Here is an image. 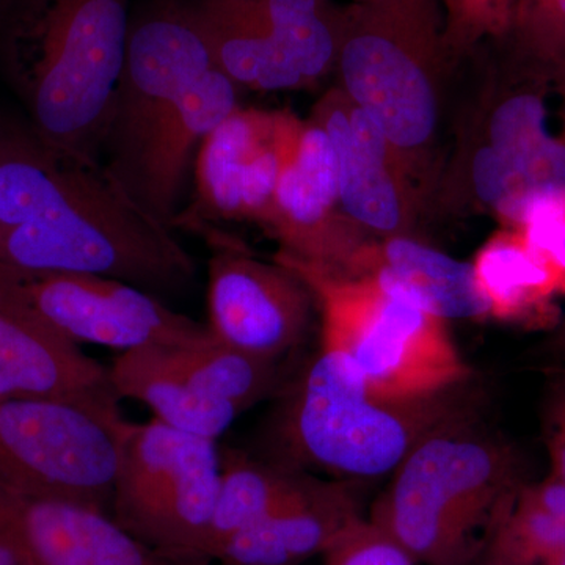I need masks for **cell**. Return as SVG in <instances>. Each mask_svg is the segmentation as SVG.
Instances as JSON below:
<instances>
[{"label": "cell", "mask_w": 565, "mask_h": 565, "mask_svg": "<svg viewBox=\"0 0 565 565\" xmlns=\"http://www.w3.org/2000/svg\"><path fill=\"white\" fill-rule=\"evenodd\" d=\"M0 266L90 274L178 296L191 253L92 156L58 150L29 128H0ZM162 300V299H161Z\"/></svg>", "instance_id": "6da1fadb"}, {"label": "cell", "mask_w": 565, "mask_h": 565, "mask_svg": "<svg viewBox=\"0 0 565 565\" xmlns=\"http://www.w3.org/2000/svg\"><path fill=\"white\" fill-rule=\"evenodd\" d=\"M129 25L128 0H0V71L44 143L98 158Z\"/></svg>", "instance_id": "7a4b0ae2"}, {"label": "cell", "mask_w": 565, "mask_h": 565, "mask_svg": "<svg viewBox=\"0 0 565 565\" xmlns=\"http://www.w3.org/2000/svg\"><path fill=\"white\" fill-rule=\"evenodd\" d=\"M452 66L441 0H351L343 7L338 88L382 126L426 206L440 185L438 137Z\"/></svg>", "instance_id": "3957f363"}, {"label": "cell", "mask_w": 565, "mask_h": 565, "mask_svg": "<svg viewBox=\"0 0 565 565\" xmlns=\"http://www.w3.org/2000/svg\"><path fill=\"white\" fill-rule=\"evenodd\" d=\"M393 473L370 519L426 565L478 563L525 484L514 449L470 422L430 435Z\"/></svg>", "instance_id": "277c9868"}, {"label": "cell", "mask_w": 565, "mask_h": 565, "mask_svg": "<svg viewBox=\"0 0 565 565\" xmlns=\"http://www.w3.org/2000/svg\"><path fill=\"white\" fill-rule=\"evenodd\" d=\"M275 262L302 278L321 315V344L344 352L371 392L430 399L462 388L470 367L438 318L367 275H351L278 250Z\"/></svg>", "instance_id": "5b68a950"}, {"label": "cell", "mask_w": 565, "mask_h": 565, "mask_svg": "<svg viewBox=\"0 0 565 565\" xmlns=\"http://www.w3.org/2000/svg\"><path fill=\"white\" fill-rule=\"evenodd\" d=\"M460 390L430 399H386L371 392L344 352L321 344L289 401L286 444L300 462L348 478H377L396 470L430 435L470 422Z\"/></svg>", "instance_id": "8992f818"}, {"label": "cell", "mask_w": 565, "mask_h": 565, "mask_svg": "<svg viewBox=\"0 0 565 565\" xmlns=\"http://www.w3.org/2000/svg\"><path fill=\"white\" fill-rule=\"evenodd\" d=\"M218 489L217 441L156 418L126 424L110 515L141 544L178 563L211 565Z\"/></svg>", "instance_id": "52a82bcc"}, {"label": "cell", "mask_w": 565, "mask_h": 565, "mask_svg": "<svg viewBox=\"0 0 565 565\" xmlns=\"http://www.w3.org/2000/svg\"><path fill=\"white\" fill-rule=\"evenodd\" d=\"M126 424L120 407L0 397V482L110 514Z\"/></svg>", "instance_id": "ba28073f"}, {"label": "cell", "mask_w": 565, "mask_h": 565, "mask_svg": "<svg viewBox=\"0 0 565 565\" xmlns=\"http://www.w3.org/2000/svg\"><path fill=\"white\" fill-rule=\"evenodd\" d=\"M214 66L192 7L167 0L131 20L102 145L104 166L126 192L162 122Z\"/></svg>", "instance_id": "9c48e42d"}, {"label": "cell", "mask_w": 565, "mask_h": 565, "mask_svg": "<svg viewBox=\"0 0 565 565\" xmlns=\"http://www.w3.org/2000/svg\"><path fill=\"white\" fill-rule=\"evenodd\" d=\"M0 294L77 345H106L126 352L152 345L188 348L215 340L207 323L177 313L137 286L99 275L0 266Z\"/></svg>", "instance_id": "30bf717a"}, {"label": "cell", "mask_w": 565, "mask_h": 565, "mask_svg": "<svg viewBox=\"0 0 565 565\" xmlns=\"http://www.w3.org/2000/svg\"><path fill=\"white\" fill-rule=\"evenodd\" d=\"M302 121L286 110L237 107L204 139L195 158V202L177 226L248 222L266 228L282 166Z\"/></svg>", "instance_id": "8fae6325"}, {"label": "cell", "mask_w": 565, "mask_h": 565, "mask_svg": "<svg viewBox=\"0 0 565 565\" xmlns=\"http://www.w3.org/2000/svg\"><path fill=\"white\" fill-rule=\"evenodd\" d=\"M207 327L215 340L280 362L299 348L316 310L313 294L288 267L255 258L237 241L207 233Z\"/></svg>", "instance_id": "7c38bea8"}, {"label": "cell", "mask_w": 565, "mask_h": 565, "mask_svg": "<svg viewBox=\"0 0 565 565\" xmlns=\"http://www.w3.org/2000/svg\"><path fill=\"white\" fill-rule=\"evenodd\" d=\"M264 232L280 243V250L341 273L373 239L341 211L337 151L321 126L308 122L297 137Z\"/></svg>", "instance_id": "4fadbf2b"}, {"label": "cell", "mask_w": 565, "mask_h": 565, "mask_svg": "<svg viewBox=\"0 0 565 565\" xmlns=\"http://www.w3.org/2000/svg\"><path fill=\"white\" fill-rule=\"evenodd\" d=\"M0 520L32 565H189L141 544L107 512L2 482Z\"/></svg>", "instance_id": "5bb4252c"}, {"label": "cell", "mask_w": 565, "mask_h": 565, "mask_svg": "<svg viewBox=\"0 0 565 565\" xmlns=\"http://www.w3.org/2000/svg\"><path fill=\"white\" fill-rule=\"evenodd\" d=\"M0 397H58L120 407L109 367L0 294Z\"/></svg>", "instance_id": "9a60e30c"}, {"label": "cell", "mask_w": 565, "mask_h": 565, "mask_svg": "<svg viewBox=\"0 0 565 565\" xmlns=\"http://www.w3.org/2000/svg\"><path fill=\"white\" fill-rule=\"evenodd\" d=\"M333 141L340 206L349 221L375 239L415 236L426 203L404 163L375 158L352 143L345 121V95L332 88L316 103L311 117Z\"/></svg>", "instance_id": "2e32d148"}, {"label": "cell", "mask_w": 565, "mask_h": 565, "mask_svg": "<svg viewBox=\"0 0 565 565\" xmlns=\"http://www.w3.org/2000/svg\"><path fill=\"white\" fill-rule=\"evenodd\" d=\"M243 88L217 66L196 81L152 137L128 193L151 217L173 230L181 193L204 139L239 107Z\"/></svg>", "instance_id": "e0dca14e"}, {"label": "cell", "mask_w": 565, "mask_h": 565, "mask_svg": "<svg viewBox=\"0 0 565 565\" xmlns=\"http://www.w3.org/2000/svg\"><path fill=\"white\" fill-rule=\"evenodd\" d=\"M344 274L367 275L445 321L489 318L471 263L415 236L371 239Z\"/></svg>", "instance_id": "ac0fdd59"}, {"label": "cell", "mask_w": 565, "mask_h": 565, "mask_svg": "<svg viewBox=\"0 0 565 565\" xmlns=\"http://www.w3.org/2000/svg\"><path fill=\"white\" fill-rule=\"evenodd\" d=\"M360 516L351 484L321 481L299 503L223 542L212 564L300 565L323 555Z\"/></svg>", "instance_id": "d6986e66"}, {"label": "cell", "mask_w": 565, "mask_h": 565, "mask_svg": "<svg viewBox=\"0 0 565 565\" xmlns=\"http://www.w3.org/2000/svg\"><path fill=\"white\" fill-rule=\"evenodd\" d=\"M487 90L479 137L503 154L531 185L565 182V141L546 129L552 85L498 62Z\"/></svg>", "instance_id": "ffe728a7"}, {"label": "cell", "mask_w": 565, "mask_h": 565, "mask_svg": "<svg viewBox=\"0 0 565 565\" xmlns=\"http://www.w3.org/2000/svg\"><path fill=\"white\" fill-rule=\"evenodd\" d=\"M215 66L239 88L300 90L307 82L281 50L258 0H202L192 7Z\"/></svg>", "instance_id": "44dd1931"}, {"label": "cell", "mask_w": 565, "mask_h": 565, "mask_svg": "<svg viewBox=\"0 0 565 565\" xmlns=\"http://www.w3.org/2000/svg\"><path fill=\"white\" fill-rule=\"evenodd\" d=\"M109 377L120 399L139 401L159 422L196 437L217 441L243 414L232 404L193 392L163 345L118 353L109 366Z\"/></svg>", "instance_id": "7402d4cb"}, {"label": "cell", "mask_w": 565, "mask_h": 565, "mask_svg": "<svg viewBox=\"0 0 565 565\" xmlns=\"http://www.w3.org/2000/svg\"><path fill=\"white\" fill-rule=\"evenodd\" d=\"M471 266L489 318L541 329H555L561 321L559 286L515 230L494 232L476 252Z\"/></svg>", "instance_id": "603a6c76"}, {"label": "cell", "mask_w": 565, "mask_h": 565, "mask_svg": "<svg viewBox=\"0 0 565 565\" xmlns=\"http://www.w3.org/2000/svg\"><path fill=\"white\" fill-rule=\"evenodd\" d=\"M319 482L292 468L258 462L239 449L221 448V489L207 542L210 563L232 535L299 503Z\"/></svg>", "instance_id": "cb8c5ba5"}, {"label": "cell", "mask_w": 565, "mask_h": 565, "mask_svg": "<svg viewBox=\"0 0 565 565\" xmlns=\"http://www.w3.org/2000/svg\"><path fill=\"white\" fill-rule=\"evenodd\" d=\"M170 359L193 392L232 404L245 412L280 385L278 362L252 355L214 340L211 343L167 348Z\"/></svg>", "instance_id": "d4e9b609"}, {"label": "cell", "mask_w": 565, "mask_h": 565, "mask_svg": "<svg viewBox=\"0 0 565 565\" xmlns=\"http://www.w3.org/2000/svg\"><path fill=\"white\" fill-rule=\"evenodd\" d=\"M264 17L307 87L334 73L343 7L332 0H258Z\"/></svg>", "instance_id": "484cf974"}, {"label": "cell", "mask_w": 565, "mask_h": 565, "mask_svg": "<svg viewBox=\"0 0 565 565\" xmlns=\"http://www.w3.org/2000/svg\"><path fill=\"white\" fill-rule=\"evenodd\" d=\"M494 51L498 62L546 82L555 92L565 84V0H544Z\"/></svg>", "instance_id": "4316f807"}, {"label": "cell", "mask_w": 565, "mask_h": 565, "mask_svg": "<svg viewBox=\"0 0 565 565\" xmlns=\"http://www.w3.org/2000/svg\"><path fill=\"white\" fill-rule=\"evenodd\" d=\"M501 228L520 233L565 297V182L533 189Z\"/></svg>", "instance_id": "83f0119b"}, {"label": "cell", "mask_w": 565, "mask_h": 565, "mask_svg": "<svg viewBox=\"0 0 565 565\" xmlns=\"http://www.w3.org/2000/svg\"><path fill=\"white\" fill-rule=\"evenodd\" d=\"M445 46L452 63L479 50H498L511 33L520 0H441Z\"/></svg>", "instance_id": "f1b7e54d"}, {"label": "cell", "mask_w": 565, "mask_h": 565, "mask_svg": "<svg viewBox=\"0 0 565 565\" xmlns=\"http://www.w3.org/2000/svg\"><path fill=\"white\" fill-rule=\"evenodd\" d=\"M326 565H415L403 545L384 527L360 516L323 553Z\"/></svg>", "instance_id": "f546056e"}, {"label": "cell", "mask_w": 565, "mask_h": 565, "mask_svg": "<svg viewBox=\"0 0 565 565\" xmlns=\"http://www.w3.org/2000/svg\"><path fill=\"white\" fill-rule=\"evenodd\" d=\"M542 433L552 473L565 484V367H553L546 381Z\"/></svg>", "instance_id": "4dcf8cb0"}, {"label": "cell", "mask_w": 565, "mask_h": 565, "mask_svg": "<svg viewBox=\"0 0 565 565\" xmlns=\"http://www.w3.org/2000/svg\"><path fill=\"white\" fill-rule=\"evenodd\" d=\"M0 565H32L13 533L0 520Z\"/></svg>", "instance_id": "1f68e13d"}, {"label": "cell", "mask_w": 565, "mask_h": 565, "mask_svg": "<svg viewBox=\"0 0 565 565\" xmlns=\"http://www.w3.org/2000/svg\"><path fill=\"white\" fill-rule=\"evenodd\" d=\"M546 352L556 360L557 366L565 367V316L557 322L553 334L550 337L548 343H546Z\"/></svg>", "instance_id": "d6a6232c"}, {"label": "cell", "mask_w": 565, "mask_h": 565, "mask_svg": "<svg viewBox=\"0 0 565 565\" xmlns=\"http://www.w3.org/2000/svg\"><path fill=\"white\" fill-rule=\"evenodd\" d=\"M542 2H544V0H520L519 9H516L514 25L516 24V22L525 20L527 14L533 13V11L537 9V7L541 6ZM514 25H512V28H514Z\"/></svg>", "instance_id": "836d02e7"}, {"label": "cell", "mask_w": 565, "mask_h": 565, "mask_svg": "<svg viewBox=\"0 0 565 565\" xmlns=\"http://www.w3.org/2000/svg\"><path fill=\"white\" fill-rule=\"evenodd\" d=\"M555 93L561 96V110H559V118H561V134L559 137L565 141V84L561 85V87H557Z\"/></svg>", "instance_id": "e575fe53"}, {"label": "cell", "mask_w": 565, "mask_h": 565, "mask_svg": "<svg viewBox=\"0 0 565 565\" xmlns=\"http://www.w3.org/2000/svg\"><path fill=\"white\" fill-rule=\"evenodd\" d=\"M546 565H565V545L563 546V550H561L559 555L553 557V559Z\"/></svg>", "instance_id": "d590c367"}, {"label": "cell", "mask_w": 565, "mask_h": 565, "mask_svg": "<svg viewBox=\"0 0 565 565\" xmlns=\"http://www.w3.org/2000/svg\"><path fill=\"white\" fill-rule=\"evenodd\" d=\"M478 564V563H476ZM478 565H509L501 563V561L492 559V557L489 556H482V563H479Z\"/></svg>", "instance_id": "8d00e7d4"}, {"label": "cell", "mask_w": 565, "mask_h": 565, "mask_svg": "<svg viewBox=\"0 0 565 565\" xmlns=\"http://www.w3.org/2000/svg\"><path fill=\"white\" fill-rule=\"evenodd\" d=\"M211 565H214V564H211Z\"/></svg>", "instance_id": "74e56055"}]
</instances>
